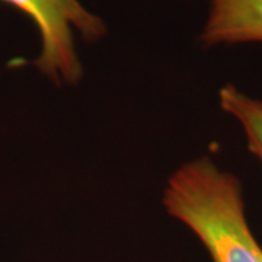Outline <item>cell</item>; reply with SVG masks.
Wrapping results in <instances>:
<instances>
[{"label": "cell", "mask_w": 262, "mask_h": 262, "mask_svg": "<svg viewBox=\"0 0 262 262\" xmlns=\"http://www.w3.org/2000/svg\"><path fill=\"white\" fill-rule=\"evenodd\" d=\"M163 204L204 245L211 262H262L245 215L242 184L207 156L192 160L170 177Z\"/></svg>", "instance_id": "1"}, {"label": "cell", "mask_w": 262, "mask_h": 262, "mask_svg": "<svg viewBox=\"0 0 262 262\" xmlns=\"http://www.w3.org/2000/svg\"><path fill=\"white\" fill-rule=\"evenodd\" d=\"M27 15L39 35L38 70L60 84H76L83 67L77 54L75 34L84 41H98L106 32L105 22L79 0H0Z\"/></svg>", "instance_id": "2"}, {"label": "cell", "mask_w": 262, "mask_h": 262, "mask_svg": "<svg viewBox=\"0 0 262 262\" xmlns=\"http://www.w3.org/2000/svg\"><path fill=\"white\" fill-rule=\"evenodd\" d=\"M200 38L207 48L262 42V0H211Z\"/></svg>", "instance_id": "3"}, {"label": "cell", "mask_w": 262, "mask_h": 262, "mask_svg": "<svg viewBox=\"0 0 262 262\" xmlns=\"http://www.w3.org/2000/svg\"><path fill=\"white\" fill-rule=\"evenodd\" d=\"M222 110L241 122L248 147L262 163V101L241 92L233 84H226L219 92Z\"/></svg>", "instance_id": "4"}]
</instances>
